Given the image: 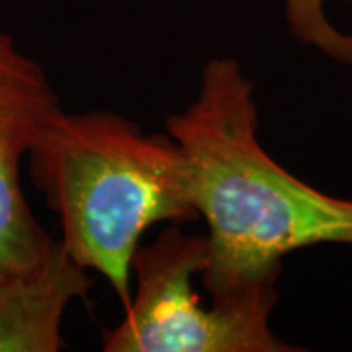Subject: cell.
<instances>
[{"mask_svg": "<svg viewBox=\"0 0 352 352\" xmlns=\"http://www.w3.org/2000/svg\"><path fill=\"white\" fill-rule=\"evenodd\" d=\"M90 288L87 270L59 239L36 268L0 278V352L61 351L65 311Z\"/></svg>", "mask_w": 352, "mask_h": 352, "instance_id": "obj_5", "label": "cell"}, {"mask_svg": "<svg viewBox=\"0 0 352 352\" xmlns=\"http://www.w3.org/2000/svg\"><path fill=\"white\" fill-rule=\"evenodd\" d=\"M61 110L43 67L0 30V278L36 268L55 241L32 212L20 173Z\"/></svg>", "mask_w": 352, "mask_h": 352, "instance_id": "obj_4", "label": "cell"}, {"mask_svg": "<svg viewBox=\"0 0 352 352\" xmlns=\"http://www.w3.org/2000/svg\"><path fill=\"white\" fill-rule=\"evenodd\" d=\"M325 6L327 0H286L289 32L300 43L321 51L335 63L352 67V36L331 24Z\"/></svg>", "mask_w": 352, "mask_h": 352, "instance_id": "obj_6", "label": "cell"}, {"mask_svg": "<svg viewBox=\"0 0 352 352\" xmlns=\"http://www.w3.org/2000/svg\"><path fill=\"white\" fill-rule=\"evenodd\" d=\"M28 159L34 186L59 215L63 249L106 278L124 307L145 231L198 217L178 143L168 133L145 135L120 113L61 110Z\"/></svg>", "mask_w": 352, "mask_h": 352, "instance_id": "obj_2", "label": "cell"}, {"mask_svg": "<svg viewBox=\"0 0 352 352\" xmlns=\"http://www.w3.org/2000/svg\"><path fill=\"white\" fill-rule=\"evenodd\" d=\"M208 261L206 235L166 227L131 261L135 294L118 327L102 333L104 352H296L270 327L276 284L201 307L192 278Z\"/></svg>", "mask_w": 352, "mask_h": 352, "instance_id": "obj_3", "label": "cell"}, {"mask_svg": "<svg viewBox=\"0 0 352 352\" xmlns=\"http://www.w3.org/2000/svg\"><path fill=\"white\" fill-rule=\"evenodd\" d=\"M166 133L184 155L192 206L208 226L201 284L214 302L276 284L292 252L352 247V200L305 184L264 151L254 82L237 59L206 63L196 100L166 120Z\"/></svg>", "mask_w": 352, "mask_h": 352, "instance_id": "obj_1", "label": "cell"}]
</instances>
